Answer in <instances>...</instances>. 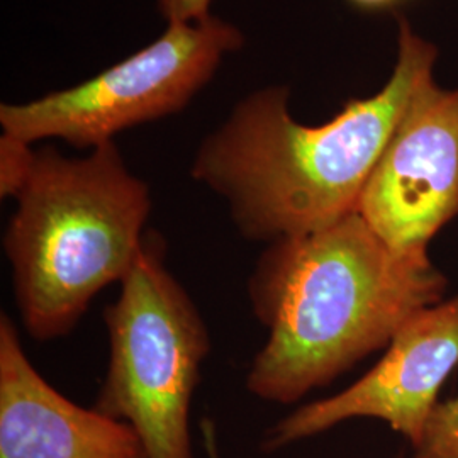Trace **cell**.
<instances>
[{
  "instance_id": "obj_11",
  "label": "cell",
  "mask_w": 458,
  "mask_h": 458,
  "mask_svg": "<svg viewBox=\"0 0 458 458\" xmlns=\"http://www.w3.org/2000/svg\"><path fill=\"white\" fill-rule=\"evenodd\" d=\"M213 0H157L162 16L174 22H196L211 16L209 7Z\"/></svg>"
},
{
  "instance_id": "obj_7",
  "label": "cell",
  "mask_w": 458,
  "mask_h": 458,
  "mask_svg": "<svg viewBox=\"0 0 458 458\" xmlns=\"http://www.w3.org/2000/svg\"><path fill=\"white\" fill-rule=\"evenodd\" d=\"M457 363L458 295L414 314L394 335L384 359L344 393L306 404L272 426L263 437V452L353 418L382 420L414 446Z\"/></svg>"
},
{
  "instance_id": "obj_10",
  "label": "cell",
  "mask_w": 458,
  "mask_h": 458,
  "mask_svg": "<svg viewBox=\"0 0 458 458\" xmlns=\"http://www.w3.org/2000/svg\"><path fill=\"white\" fill-rule=\"evenodd\" d=\"M34 153L28 143L9 134H2L0 140V194L2 197H16L21 185L26 181Z\"/></svg>"
},
{
  "instance_id": "obj_3",
  "label": "cell",
  "mask_w": 458,
  "mask_h": 458,
  "mask_svg": "<svg viewBox=\"0 0 458 458\" xmlns=\"http://www.w3.org/2000/svg\"><path fill=\"white\" fill-rule=\"evenodd\" d=\"M14 199L2 245L13 267L17 310L31 338L53 342L138 262L149 189L107 141L85 158H66L51 148L36 151Z\"/></svg>"
},
{
  "instance_id": "obj_8",
  "label": "cell",
  "mask_w": 458,
  "mask_h": 458,
  "mask_svg": "<svg viewBox=\"0 0 458 458\" xmlns=\"http://www.w3.org/2000/svg\"><path fill=\"white\" fill-rule=\"evenodd\" d=\"M0 458H148L132 426L87 410L34 369L0 316Z\"/></svg>"
},
{
  "instance_id": "obj_2",
  "label": "cell",
  "mask_w": 458,
  "mask_h": 458,
  "mask_svg": "<svg viewBox=\"0 0 458 458\" xmlns=\"http://www.w3.org/2000/svg\"><path fill=\"white\" fill-rule=\"evenodd\" d=\"M397 62L376 96L352 98L321 126L297 123L287 90L251 94L197 149L192 179L228 202L242 236L274 243L355 213L361 192L438 51L397 17Z\"/></svg>"
},
{
  "instance_id": "obj_6",
  "label": "cell",
  "mask_w": 458,
  "mask_h": 458,
  "mask_svg": "<svg viewBox=\"0 0 458 458\" xmlns=\"http://www.w3.org/2000/svg\"><path fill=\"white\" fill-rule=\"evenodd\" d=\"M357 213L389 245L428 250L458 216V90L426 79L384 148Z\"/></svg>"
},
{
  "instance_id": "obj_4",
  "label": "cell",
  "mask_w": 458,
  "mask_h": 458,
  "mask_svg": "<svg viewBox=\"0 0 458 458\" xmlns=\"http://www.w3.org/2000/svg\"><path fill=\"white\" fill-rule=\"evenodd\" d=\"M104 323L109 365L94 408L132 426L148 458H192L191 403L211 336L196 302L166 268L158 233L148 231Z\"/></svg>"
},
{
  "instance_id": "obj_5",
  "label": "cell",
  "mask_w": 458,
  "mask_h": 458,
  "mask_svg": "<svg viewBox=\"0 0 458 458\" xmlns=\"http://www.w3.org/2000/svg\"><path fill=\"white\" fill-rule=\"evenodd\" d=\"M242 45V31L217 17L174 22L147 48L87 82L30 104H2L0 124L28 145L58 138L94 149L117 132L182 111Z\"/></svg>"
},
{
  "instance_id": "obj_1",
  "label": "cell",
  "mask_w": 458,
  "mask_h": 458,
  "mask_svg": "<svg viewBox=\"0 0 458 458\" xmlns=\"http://www.w3.org/2000/svg\"><path fill=\"white\" fill-rule=\"evenodd\" d=\"M246 289L268 331L246 389L291 404L389 346L414 314L442 302L446 278L428 250H395L355 211L268 243Z\"/></svg>"
},
{
  "instance_id": "obj_12",
  "label": "cell",
  "mask_w": 458,
  "mask_h": 458,
  "mask_svg": "<svg viewBox=\"0 0 458 458\" xmlns=\"http://www.w3.org/2000/svg\"><path fill=\"white\" fill-rule=\"evenodd\" d=\"M200 429H202V438H204V446H206L208 458H219V454H217V437H216V426H214V421L208 420V418L202 420Z\"/></svg>"
},
{
  "instance_id": "obj_13",
  "label": "cell",
  "mask_w": 458,
  "mask_h": 458,
  "mask_svg": "<svg viewBox=\"0 0 458 458\" xmlns=\"http://www.w3.org/2000/svg\"><path fill=\"white\" fill-rule=\"evenodd\" d=\"M348 2L361 11H386V9H393L404 0H348Z\"/></svg>"
},
{
  "instance_id": "obj_9",
  "label": "cell",
  "mask_w": 458,
  "mask_h": 458,
  "mask_svg": "<svg viewBox=\"0 0 458 458\" xmlns=\"http://www.w3.org/2000/svg\"><path fill=\"white\" fill-rule=\"evenodd\" d=\"M414 458H458V397L438 403L428 421Z\"/></svg>"
}]
</instances>
